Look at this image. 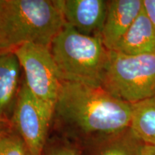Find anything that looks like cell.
I'll return each instance as SVG.
<instances>
[{"mask_svg":"<svg viewBox=\"0 0 155 155\" xmlns=\"http://www.w3.org/2000/svg\"><path fill=\"white\" fill-rule=\"evenodd\" d=\"M55 112L83 133L110 137L130 127L132 107L102 87L62 81Z\"/></svg>","mask_w":155,"mask_h":155,"instance_id":"6da1fadb","label":"cell"},{"mask_svg":"<svg viewBox=\"0 0 155 155\" xmlns=\"http://www.w3.org/2000/svg\"><path fill=\"white\" fill-rule=\"evenodd\" d=\"M13 51L24 71V81L29 90L55 111L62 81L50 48L26 43Z\"/></svg>","mask_w":155,"mask_h":155,"instance_id":"5b68a950","label":"cell"},{"mask_svg":"<svg viewBox=\"0 0 155 155\" xmlns=\"http://www.w3.org/2000/svg\"><path fill=\"white\" fill-rule=\"evenodd\" d=\"M5 0H0V15H1L2 11L3 9L4 5H5Z\"/></svg>","mask_w":155,"mask_h":155,"instance_id":"ac0fdd59","label":"cell"},{"mask_svg":"<svg viewBox=\"0 0 155 155\" xmlns=\"http://www.w3.org/2000/svg\"><path fill=\"white\" fill-rule=\"evenodd\" d=\"M59 2L65 24L84 35L101 38L107 15L108 1L63 0Z\"/></svg>","mask_w":155,"mask_h":155,"instance_id":"52a82bcc","label":"cell"},{"mask_svg":"<svg viewBox=\"0 0 155 155\" xmlns=\"http://www.w3.org/2000/svg\"><path fill=\"white\" fill-rule=\"evenodd\" d=\"M130 129L146 144L155 145V97L131 104Z\"/></svg>","mask_w":155,"mask_h":155,"instance_id":"8fae6325","label":"cell"},{"mask_svg":"<svg viewBox=\"0 0 155 155\" xmlns=\"http://www.w3.org/2000/svg\"><path fill=\"white\" fill-rule=\"evenodd\" d=\"M0 52H2V51H0Z\"/></svg>","mask_w":155,"mask_h":155,"instance_id":"d6986e66","label":"cell"},{"mask_svg":"<svg viewBox=\"0 0 155 155\" xmlns=\"http://www.w3.org/2000/svg\"><path fill=\"white\" fill-rule=\"evenodd\" d=\"M143 7L155 28V0H143Z\"/></svg>","mask_w":155,"mask_h":155,"instance_id":"5bb4252c","label":"cell"},{"mask_svg":"<svg viewBox=\"0 0 155 155\" xmlns=\"http://www.w3.org/2000/svg\"><path fill=\"white\" fill-rule=\"evenodd\" d=\"M0 155H30V153L20 136L7 129L0 134Z\"/></svg>","mask_w":155,"mask_h":155,"instance_id":"4fadbf2b","label":"cell"},{"mask_svg":"<svg viewBox=\"0 0 155 155\" xmlns=\"http://www.w3.org/2000/svg\"><path fill=\"white\" fill-rule=\"evenodd\" d=\"M7 130V122L6 120L0 119V134Z\"/></svg>","mask_w":155,"mask_h":155,"instance_id":"e0dca14e","label":"cell"},{"mask_svg":"<svg viewBox=\"0 0 155 155\" xmlns=\"http://www.w3.org/2000/svg\"><path fill=\"white\" fill-rule=\"evenodd\" d=\"M143 9V0L108 1V9L101 38L105 48L112 50Z\"/></svg>","mask_w":155,"mask_h":155,"instance_id":"ba28073f","label":"cell"},{"mask_svg":"<svg viewBox=\"0 0 155 155\" xmlns=\"http://www.w3.org/2000/svg\"><path fill=\"white\" fill-rule=\"evenodd\" d=\"M50 50L61 81L102 87L109 50L100 37L84 35L65 24Z\"/></svg>","mask_w":155,"mask_h":155,"instance_id":"3957f363","label":"cell"},{"mask_svg":"<svg viewBox=\"0 0 155 155\" xmlns=\"http://www.w3.org/2000/svg\"><path fill=\"white\" fill-rule=\"evenodd\" d=\"M12 121L30 155H42L50 122L55 111L29 90L25 81L17 96Z\"/></svg>","mask_w":155,"mask_h":155,"instance_id":"8992f818","label":"cell"},{"mask_svg":"<svg viewBox=\"0 0 155 155\" xmlns=\"http://www.w3.org/2000/svg\"><path fill=\"white\" fill-rule=\"evenodd\" d=\"M145 145L129 127L108 137L96 155H141Z\"/></svg>","mask_w":155,"mask_h":155,"instance_id":"7c38bea8","label":"cell"},{"mask_svg":"<svg viewBox=\"0 0 155 155\" xmlns=\"http://www.w3.org/2000/svg\"><path fill=\"white\" fill-rule=\"evenodd\" d=\"M20 69L13 50L0 52V119L6 120L7 110L18 94Z\"/></svg>","mask_w":155,"mask_h":155,"instance_id":"30bf717a","label":"cell"},{"mask_svg":"<svg viewBox=\"0 0 155 155\" xmlns=\"http://www.w3.org/2000/svg\"><path fill=\"white\" fill-rule=\"evenodd\" d=\"M47 155H80V154L73 149L61 148L52 151Z\"/></svg>","mask_w":155,"mask_h":155,"instance_id":"9a60e30c","label":"cell"},{"mask_svg":"<svg viewBox=\"0 0 155 155\" xmlns=\"http://www.w3.org/2000/svg\"><path fill=\"white\" fill-rule=\"evenodd\" d=\"M65 25L59 1L5 0L0 15V51L26 43L50 48Z\"/></svg>","mask_w":155,"mask_h":155,"instance_id":"7a4b0ae2","label":"cell"},{"mask_svg":"<svg viewBox=\"0 0 155 155\" xmlns=\"http://www.w3.org/2000/svg\"><path fill=\"white\" fill-rule=\"evenodd\" d=\"M102 88L129 104L155 97V53L127 55L109 50Z\"/></svg>","mask_w":155,"mask_h":155,"instance_id":"277c9868","label":"cell"},{"mask_svg":"<svg viewBox=\"0 0 155 155\" xmlns=\"http://www.w3.org/2000/svg\"><path fill=\"white\" fill-rule=\"evenodd\" d=\"M112 50L127 55L155 53V28L144 7Z\"/></svg>","mask_w":155,"mask_h":155,"instance_id":"9c48e42d","label":"cell"},{"mask_svg":"<svg viewBox=\"0 0 155 155\" xmlns=\"http://www.w3.org/2000/svg\"></svg>","mask_w":155,"mask_h":155,"instance_id":"ffe728a7","label":"cell"},{"mask_svg":"<svg viewBox=\"0 0 155 155\" xmlns=\"http://www.w3.org/2000/svg\"><path fill=\"white\" fill-rule=\"evenodd\" d=\"M141 155H155V145H145Z\"/></svg>","mask_w":155,"mask_h":155,"instance_id":"2e32d148","label":"cell"}]
</instances>
